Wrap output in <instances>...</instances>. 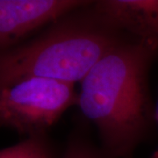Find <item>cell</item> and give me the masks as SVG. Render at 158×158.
Here are the masks:
<instances>
[{
	"instance_id": "obj_1",
	"label": "cell",
	"mask_w": 158,
	"mask_h": 158,
	"mask_svg": "<svg viewBox=\"0 0 158 158\" xmlns=\"http://www.w3.org/2000/svg\"><path fill=\"white\" fill-rule=\"evenodd\" d=\"M155 57L140 42L121 40L80 83L77 106L112 158H130L155 118L148 81Z\"/></svg>"
},
{
	"instance_id": "obj_2",
	"label": "cell",
	"mask_w": 158,
	"mask_h": 158,
	"mask_svg": "<svg viewBox=\"0 0 158 158\" xmlns=\"http://www.w3.org/2000/svg\"><path fill=\"white\" fill-rule=\"evenodd\" d=\"M95 19L55 23L34 39L0 51V88L36 77L75 85L118 43L117 30Z\"/></svg>"
},
{
	"instance_id": "obj_3",
	"label": "cell",
	"mask_w": 158,
	"mask_h": 158,
	"mask_svg": "<svg viewBox=\"0 0 158 158\" xmlns=\"http://www.w3.org/2000/svg\"><path fill=\"white\" fill-rule=\"evenodd\" d=\"M75 85L29 77L0 88V127L27 137L45 135L69 108L77 105Z\"/></svg>"
},
{
	"instance_id": "obj_4",
	"label": "cell",
	"mask_w": 158,
	"mask_h": 158,
	"mask_svg": "<svg viewBox=\"0 0 158 158\" xmlns=\"http://www.w3.org/2000/svg\"><path fill=\"white\" fill-rule=\"evenodd\" d=\"M80 0H0V51L26 41L47 25L89 6Z\"/></svg>"
},
{
	"instance_id": "obj_5",
	"label": "cell",
	"mask_w": 158,
	"mask_h": 158,
	"mask_svg": "<svg viewBox=\"0 0 158 158\" xmlns=\"http://www.w3.org/2000/svg\"><path fill=\"white\" fill-rule=\"evenodd\" d=\"M94 14L118 32H126L158 56V0H104Z\"/></svg>"
},
{
	"instance_id": "obj_6",
	"label": "cell",
	"mask_w": 158,
	"mask_h": 158,
	"mask_svg": "<svg viewBox=\"0 0 158 158\" xmlns=\"http://www.w3.org/2000/svg\"><path fill=\"white\" fill-rule=\"evenodd\" d=\"M0 158H56V153L45 135H37L0 149Z\"/></svg>"
},
{
	"instance_id": "obj_7",
	"label": "cell",
	"mask_w": 158,
	"mask_h": 158,
	"mask_svg": "<svg viewBox=\"0 0 158 158\" xmlns=\"http://www.w3.org/2000/svg\"><path fill=\"white\" fill-rule=\"evenodd\" d=\"M62 158H112L102 148L84 138H73L68 143Z\"/></svg>"
},
{
	"instance_id": "obj_8",
	"label": "cell",
	"mask_w": 158,
	"mask_h": 158,
	"mask_svg": "<svg viewBox=\"0 0 158 158\" xmlns=\"http://www.w3.org/2000/svg\"><path fill=\"white\" fill-rule=\"evenodd\" d=\"M155 119L157 121V123H158V104H157L156 110V112H155ZM151 158H158V148L156 149V150H155V152L153 153Z\"/></svg>"
}]
</instances>
